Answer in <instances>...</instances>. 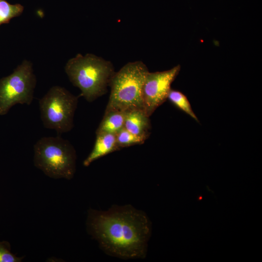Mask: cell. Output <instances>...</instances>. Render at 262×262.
Segmentation results:
<instances>
[{
	"instance_id": "6da1fadb",
	"label": "cell",
	"mask_w": 262,
	"mask_h": 262,
	"mask_svg": "<svg viewBox=\"0 0 262 262\" xmlns=\"http://www.w3.org/2000/svg\"><path fill=\"white\" fill-rule=\"evenodd\" d=\"M86 226L107 254L125 259L146 257L151 225L144 212L131 205H115L104 211L89 209Z\"/></svg>"
},
{
	"instance_id": "7a4b0ae2",
	"label": "cell",
	"mask_w": 262,
	"mask_h": 262,
	"mask_svg": "<svg viewBox=\"0 0 262 262\" xmlns=\"http://www.w3.org/2000/svg\"><path fill=\"white\" fill-rule=\"evenodd\" d=\"M65 69L70 81L88 102L106 94L115 72L110 61L91 53L78 54L67 61Z\"/></svg>"
},
{
	"instance_id": "3957f363",
	"label": "cell",
	"mask_w": 262,
	"mask_h": 262,
	"mask_svg": "<svg viewBox=\"0 0 262 262\" xmlns=\"http://www.w3.org/2000/svg\"><path fill=\"white\" fill-rule=\"evenodd\" d=\"M148 71L142 61H136L128 63L115 72L110 82L111 91L105 112L144 110L142 90Z\"/></svg>"
},
{
	"instance_id": "277c9868",
	"label": "cell",
	"mask_w": 262,
	"mask_h": 262,
	"mask_svg": "<svg viewBox=\"0 0 262 262\" xmlns=\"http://www.w3.org/2000/svg\"><path fill=\"white\" fill-rule=\"evenodd\" d=\"M33 163L48 177L70 180L76 171V153L71 143L59 136L44 137L34 145Z\"/></svg>"
},
{
	"instance_id": "5b68a950",
	"label": "cell",
	"mask_w": 262,
	"mask_h": 262,
	"mask_svg": "<svg viewBox=\"0 0 262 262\" xmlns=\"http://www.w3.org/2000/svg\"><path fill=\"white\" fill-rule=\"evenodd\" d=\"M78 98L64 87L54 86L39 101L44 126L58 134L71 131Z\"/></svg>"
},
{
	"instance_id": "8992f818",
	"label": "cell",
	"mask_w": 262,
	"mask_h": 262,
	"mask_svg": "<svg viewBox=\"0 0 262 262\" xmlns=\"http://www.w3.org/2000/svg\"><path fill=\"white\" fill-rule=\"evenodd\" d=\"M36 80L32 63L24 60L10 75L0 80V115L17 104H31Z\"/></svg>"
},
{
	"instance_id": "52a82bcc",
	"label": "cell",
	"mask_w": 262,
	"mask_h": 262,
	"mask_svg": "<svg viewBox=\"0 0 262 262\" xmlns=\"http://www.w3.org/2000/svg\"><path fill=\"white\" fill-rule=\"evenodd\" d=\"M180 70L177 65L163 71L148 72L142 90L143 109L148 116L167 99L172 83Z\"/></svg>"
},
{
	"instance_id": "ba28073f",
	"label": "cell",
	"mask_w": 262,
	"mask_h": 262,
	"mask_svg": "<svg viewBox=\"0 0 262 262\" xmlns=\"http://www.w3.org/2000/svg\"><path fill=\"white\" fill-rule=\"evenodd\" d=\"M151 123L143 109H133L126 112L124 128L131 133L146 139L150 134Z\"/></svg>"
},
{
	"instance_id": "9c48e42d",
	"label": "cell",
	"mask_w": 262,
	"mask_h": 262,
	"mask_svg": "<svg viewBox=\"0 0 262 262\" xmlns=\"http://www.w3.org/2000/svg\"><path fill=\"white\" fill-rule=\"evenodd\" d=\"M94 147L83 162L84 166H88L94 161L113 152L119 150L115 134L109 133H96Z\"/></svg>"
},
{
	"instance_id": "30bf717a",
	"label": "cell",
	"mask_w": 262,
	"mask_h": 262,
	"mask_svg": "<svg viewBox=\"0 0 262 262\" xmlns=\"http://www.w3.org/2000/svg\"><path fill=\"white\" fill-rule=\"evenodd\" d=\"M126 112L118 110L105 112L96 133L116 134L124 128Z\"/></svg>"
},
{
	"instance_id": "8fae6325",
	"label": "cell",
	"mask_w": 262,
	"mask_h": 262,
	"mask_svg": "<svg viewBox=\"0 0 262 262\" xmlns=\"http://www.w3.org/2000/svg\"><path fill=\"white\" fill-rule=\"evenodd\" d=\"M167 99L176 107L187 114L194 120L198 121L188 98L181 92L171 89L168 93Z\"/></svg>"
},
{
	"instance_id": "7c38bea8",
	"label": "cell",
	"mask_w": 262,
	"mask_h": 262,
	"mask_svg": "<svg viewBox=\"0 0 262 262\" xmlns=\"http://www.w3.org/2000/svg\"><path fill=\"white\" fill-rule=\"evenodd\" d=\"M117 145L119 148L143 144L146 139L135 135L123 128L115 134Z\"/></svg>"
},
{
	"instance_id": "4fadbf2b",
	"label": "cell",
	"mask_w": 262,
	"mask_h": 262,
	"mask_svg": "<svg viewBox=\"0 0 262 262\" xmlns=\"http://www.w3.org/2000/svg\"><path fill=\"white\" fill-rule=\"evenodd\" d=\"M23 11V7L19 4H12L6 1L0 0V25L11 18L19 16Z\"/></svg>"
},
{
	"instance_id": "5bb4252c",
	"label": "cell",
	"mask_w": 262,
	"mask_h": 262,
	"mask_svg": "<svg viewBox=\"0 0 262 262\" xmlns=\"http://www.w3.org/2000/svg\"><path fill=\"white\" fill-rule=\"evenodd\" d=\"M23 258L11 252V245L8 241H0V262H20Z\"/></svg>"
},
{
	"instance_id": "9a60e30c",
	"label": "cell",
	"mask_w": 262,
	"mask_h": 262,
	"mask_svg": "<svg viewBox=\"0 0 262 262\" xmlns=\"http://www.w3.org/2000/svg\"></svg>"
}]
</instances>
